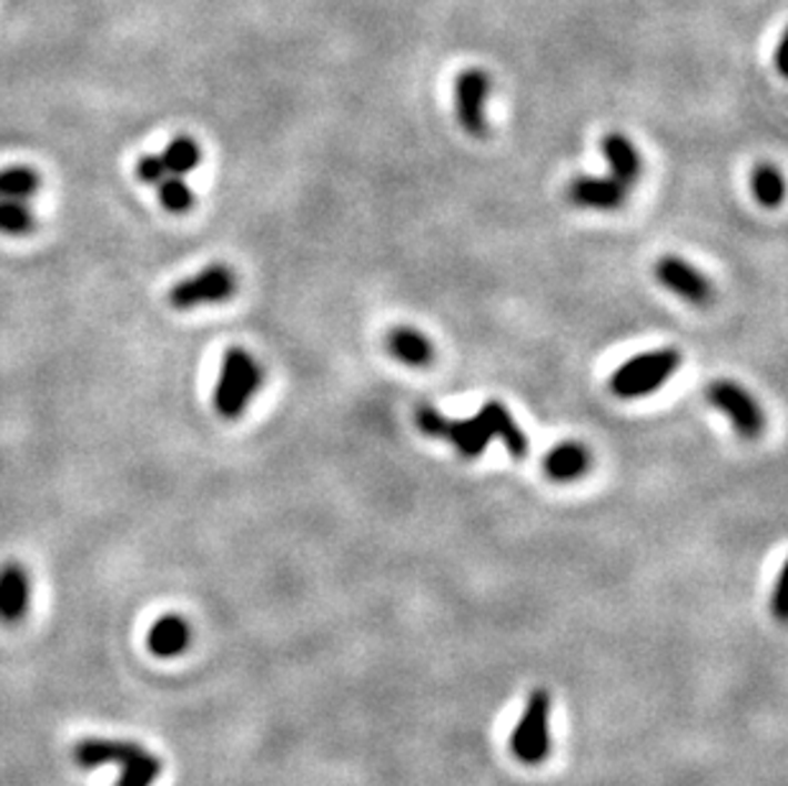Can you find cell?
Masks as SVG:
<instances>
[{"label":"cell","instance_id":"1","mask_svg":"<svg viewBox=\"0 0 788 786\" xmlns=\"http://www.w3.org/2000/svg\"><path fill=\"white\" fill-rule=\"evenodd\" d=\"M72 762L80 768L120 766L118 786H153L161 774V758L131 740L82 738L72 748Z\"/></svg>","mask_w":788,"mask_h":786},{"label":"cell","instance_id":"2","mask_svg":"<svg viewBox=\"0 0 788 786\" xmlns=\"http://www.w3.org/2000/svg\"><path fill=\"white\" fill-rule=\"evenodd\" d=\"M263 383V369L255 357L243 347H230L225 357H222V369L215 393H212V406L215 412L235 422L245 414L247 404H251L255 393H259Z\"/></svg>","mask_w":788,"mask_h":786},{"label":"cell","instance_id":"3","mask_svg":"<svg viewBox=\"0 0 788 786\" xmlns=\"http://www.w3.org/2000/svg\"><path fill=\"white\" fill-rule=\"evenodd\" d=\"M681 353L676 347L650 350L646 355L630 357L613 373L610 389L618 399H640L664 386L679 371Z\"/></svg>","mask_w":788,"mask_h":786},{"label":"cell","instance_id":"4","mask_svg":"<svg viewBox=\"0 0 788 786\" xmlns=\"http://www.w3.org/2000/svg\"><path fill=\"white\" fill-rule=\"evenodd\" d=\"M511 750L521 764L538 766L552 750V695L546 689L531 692L526 711L511 736Z\"/></svg>","mask_w":788,"mask_h":786},{"label":"cell","instance_id":"5","mask_svg":"<svg viewBox=\"0 0 788 786\" xmlns=\"http://www.w3.org/2000/svg\"><path fill=\"white\" fill-rule=\"evenodd\" d=\"M238 292L235 271L225 263H212L194 276L169 289V304L179 312H192L204 304H222Z\"/></svg>","mask_w":788,"mask_h":786},{"label":"cell","instance_id":"6","mask_svg":"<svg viewBox=\"0 0 788 786\" xmlns=\"http://www.w3.org/2000/svg\"><path fill=\"white\" fill-rule=\"evenodd\" d=\"M707 399L717 412H723L727 419H730L735 432H738L742 440L760 437V432H764L766 426L764 412H760L758 401L752 399L740 383L715 381L713 386L707 389Z\"/></svg>","mask_w":788,"mask_h":786},{"label":"cell","instance_id":"7","mask_svg":"<svg viewBox=\"0 0 788 786\" xmlns=\"http://www.w3.org/2000/svg\"><path fill=\"white\" fill-rule=\"evenodd\" d=\"M487 95H491V77L483 70H465L454 77V113L462 131L475 139H483L487 133Z\"/></svg>","mask_w":788,"mask_h":786},{"label":"cell","instance_id":"8","mask_svg":"<svg viewBox=\"0 0 788 786\" xmlns=\"http://www.w3.org/2000/svg\"><path fill=\"white\" fill-rule=\"evenodd\" d=\"M654 273L658 284L669 289V292H674L676 296H681L684 302H689L694 306H705L713 302L715 296L713 281H709L705 273L694 269L691 263L679 259V255H664V259H658Z\"/></svg>","mask_w":788,"mask_h":786},{"label":"cell","instance_id":"9","mask_svg":"<svg viewBox=\"0 0 788 786\" xmlns=\"http://www.w3.org/2000/svg\"><path fill=\"white\" fill-rule=\"evenodd\" d=\"M569 202L589 210H618L628 196V187L615 177H577L569 182Z\"/></svg>","mask_w":788,"mask_h":786},{"label":"cell","instance_id":"10","mask_svg":"<svg viewBox=\"0 0 788 786\" xmlns=\"http://www.w3.org/2000/svg\"><path fill=\"white\" fill-rule=\"evenodd\" d=\"M31 603V580L29 572L19 562H8L0 567V621L19 623L23 621Z\"/></svg>","mask_w":788,"mask_h":786},{"label":"cell","instance_id":"11","mask_svg":"<svg viewBox=\"0 0 788 786\" xmlns=\"http://www.w3.org/2000/svg\"><path fill=\"white\" fill-rule=\"evenodd\" d=\"M145 644H149L151 654L161 656V659H171V656L184 654L192 644V628L182 615L169 613L164 618H159L149 628V636H145Z\"/></svg>","mask_w":788,"mask_h":786},{"label":"cell","instance_id":"12","mask_svg":"<svg viewBox=\"0 0 788 786\" xmlns=\"http://www.w3.org/2000/svg\"><path fill=\"white\" fill-rule=\"evenodd\" d=\"M477 416L483 419L493 437H498L505 444V450H508L513 457L524 460L528 455V440L524 430H521L516 419L511 416V412L501 404V401H487V404L477 412Z\"/></svg>","mask_w":788,"mask_h":786},{"label":"cell","instance_id":"13","mask_svg":"<svg viewBox=\"0 0 788 786\" xmlns=\"http://www.w3.org/2000/svg\"><path fill=\"white\" fill-rule=\"evenodd\" d=\"M589 452L579 442H562L544 457L546 475L556 483H572L587 473Z\"/></svg>","mask_w":788,"mask_h":786},{"label":"cell","instance_id":"14","mask_svg":"<svg viewBox=\"0 0 788 786\" xmlns=\"http://www.w3.org/2000/svg\"><path fill=\"white\" fill-rule=\"evenodd\" d=\"M599 149H603V157L607 159V164L613 169V177L618 179L620 184L630 187L640 177V157L636 147H633L630 139H625L620 133H607L603 141H599Z\"/></svg>","mask_w":788,"mask_h":786},{"label":"cell","instance_id":"15","mask_svg":"<svg viewBox=\"0 0 788 786\" xmlns=\"http://www.w3.org/2000/svg\"><path fill=\"white\" fill-rule=\"evenodd\" d=\"M444 440L452 442L462 457L475 460L487 450V444H491L493 434H491V430H487L485 422L479 416L449 419L447 432H444Z\"/></svg>","mask_w":788,"mask_h":786},{"label":"cell","instance_id":"16","mask_svg":"<svg viewBox=\"0 0 788 786\" xmlns=\"http://www.w3.org/2000/svg\"><path fill=\"white\" fill-rule=\"evenodd\" d=\"M388 350L396 361L411 365V369H424L434 361V345L430 337L416 332L414 328H396L388 335Z\"/></svg>","mask_w":788,"mask_h":786},{"label":"cell","instance_id":"17","mask_svg":"<svg viewBox=\"0 0 788 786\" xmlns=\"http://www.w3.org/2000/svg\"><path fill=\"white\" fill-rule=\"evenodd\" d=\"M41 190V177L37 169L16 164L0 169V200L29 202Z\"/></svg>","mask_w":788,"mask_h":786},{"label":"cell","instance_id":"18","mask_svg":"<svg viewBox=\"0 0 788 786\" xmlns=\"http://www.w3.org/2000/svg\"><path fill=\"white\" fill-rule=\"evenodd\" d=\"M161 161H164L166 172L176 177H186L194 172L202 161V149L200 143L190 135H176V139L169 141V147L159 153Z\"/></svg>","mask_w":788,"mask_h":786},{"label":"cell","instance_id":"19","mask_svg":"<svg viewBox=\"0 0 788 786\" xmlns=\"http://www.w3.org/2000/svg\"><path fill=\"white\" fill-rule=\"evenodd\" d=\"M37 230V215L29 208V202L0 200V233L11 238L31 235Z\"/></svg>","mask_w":788,"mask_h":786},{"label":"cell","instance_id":"20","mask_svg":"<svg viewBox=\"0 0 788 786\" xmlns=\"http://www.w3.org/2000/svg\"><path fill=\"white\" fill-rule=\"evenodd\" d=\"M156 192L161 204H164V210L171 212V215H186L196 202L190 184L184 182V177H176V174H166L156 184Z\"/></svg>","mask_w":788,"mask_h":786},{"label":"cell","instance_id":"21","mask_svg":"<svg viewBox=\"0 0 788 786\" xmlns=\"http://www.w3.org/2000/svg\"><path fill=\"white\" fill-rule=\"evenodd\" d=\"M752 194H756V200L764 204V208H778L786 194L781 172L768 164L758 167L756 174H752Z\"/></svg>","mask_w":788,"mask_h":786},{"label":"cell","instance_id":"22","mask_svg":"<svg viewBox=\"0 0 788 786\" xmlns=\"http://www.w3.org/2000/svg\"><path fill=\"white\" fill-rule=\"evenodd\" d=\"M447 422H449V419L444 416L442 412H436V409L430 406V404H424V406L416 409V426L426 434V437L444 440V432H447Z\"/></svg>","mask_w":788,"mask_h":786},{"label":"cell","instance_id":"23","mask_svg":"<svg viewBox=\"0 0 788 786\" xmlns=\"http://www.w3.org/2000/svg\"><path fill=\"white\" fill-rule=\"evenodd\" d=\"M166 174L169 172H166L164 161H161L159 153H145V157L135 161V177H139L143 184L156 187Z\"/></svg>","mask_w":788,"mask_h":786}]
</instances>
